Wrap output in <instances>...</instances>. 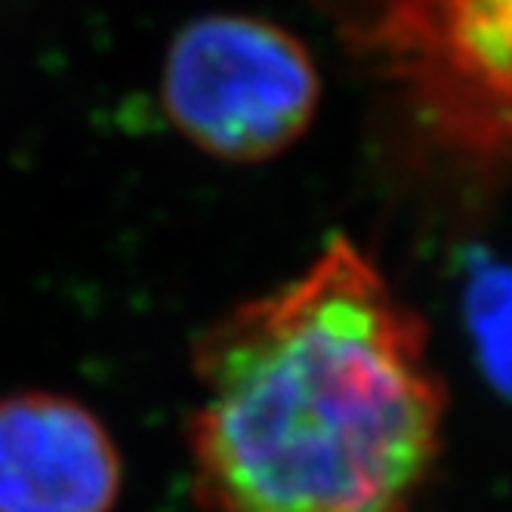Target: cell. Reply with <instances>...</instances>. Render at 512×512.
Returning a JSON list of instances; mask_svg holds the SVG:
<instances>
[{"instance_id":"1","label":"cell","mask_w":512,"mask_h":512,"mask_svg":"<svg viewBox=\"0 0 512 512\" xmlns=\"http://www.w3.org/2000/svg\"><path fill=\"white\" fill-rule=\"evenodd\" d=\"M207 512H411L442 457L429 327L355 241L216 318L192 349Z\"/></svg>"},{"instance_id":"2","label":"cell","mask_w":512,"mask_h":512,"mask_svg":"<svg viewBox=\"0 0 512 512\" xmlns=\"http://www.w3.org/2000/svg\"><path fill=\"white\" fill-rule=\"evenodd\" d=\"M377 87L405 167L460 207L512 201V0H315Z\"/></svg>"},{"instance_id":"3","label":"cell","mask_w":512,"mask_h":512,"mask_svg":"<svg viewBox=\"0 0 512 512\" xmlns=\"http://www.w3.org/2000/svg\"><path fill=\"white\" fill-rule=\"evenodd\" d=\"M161 105L173 130L207 158L263 164L309 133L321 71L290 28L247 13H207L173 34Z\"/></svg>"},{"instance_id":"4","label":"cell","mask_w":512,"mask_h":512,"mask_svg":"<svg viewBox=\"0 0 512 512\" xmlns=\"http://www.w3.org/2000/svg\"><path fill=\"white\" fill-rule=\"evenodd\" d=\"M124 463L78 398L25 389L0 398V512H115Z\"/></svg>"},{"instance_id":"5","label":"cell","mask_w":512,"mask_h":512,"mask_svg":"<svg viewBox=\"0 0 512 512\" xmlns=\"http://www.w3.org/2000/svg\"><path fill=\"white\" fill-rule=\"evenodd\" d=\"M463 318L482 377L512 401V263L475 250L466 260Z\"/></svg>"}]
</instances>
